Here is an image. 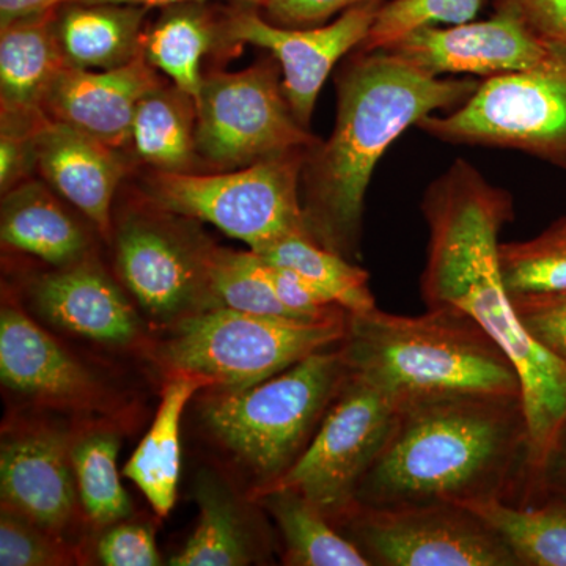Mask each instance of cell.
Masks as SVG:
<instances>
[{
  "label": "cell",
  "mask_w": 566,
  "mask_h": 566,
  "mask_svg": "<svg viewBox=\"0 0 566 566\" xmlns=\"http://www.w3.org/2000/svg\"><path fill=\"white\" fill-rule=\"evenodd\" d=\"M196 109L197 156L211 172L244 169L319 144L294 117L277 62L207 74Z\"/></svg>",
  "instance_id": "obj_8"
},
{
  "label": "cell",
  "mask_w": 566,
  "mask_h": 566,
  "mask_svg": "<svg viewBox=\"0 0 566 566\" xmlns=\"http://www.w3.org/2000/svg\"><path fill=\"white\" fill-rule=\"evenodd\" d=\"M208 275L212 294L221 307L255 315L301 319L275 296L263 273L262 260L253 251L211 248L208 253Z\"/></svg>",
  "instance_id": "obj_32"
},
{
  "label": "cell",
  "mask_w": 566,
  "mask_h": 566,
  "mask_svg": "<svg viewBox=\"0 0 566 566\" xmlns=\"http://www.w3.org/2000/svg\"><path fill=\"white\" fill-rule=\"evenodd\" d=\"M150 7L126 3H65L55 11V35L71 69H120L144 54V22Z\"/></svg>",
  "instance_id": "obj_21"
},
{
  "label": "cell",
  "mask_w": 566,
  "mask_h": 566,
  "mask_svg": "<svg viewBox=\"0 0 566 566\" xmlns=\"http://www.w3.org/2000/svg\"><path fill=\"white\" fill-rule=\"evenodd\" d=\"M223 20L207 2L164 7L159 20L144 35L145 59L181 91L196 98L202 87V61L212 46L223 43Z\"/></svg>",
  "instance_id": "obj_25"
},
{
  "label": "cell",
  "mask_w": 566,
  "mask_h": 566,
  "mask_svg": "<svg viewBox=\"0 0 566 566\" xmlns=\"http://www.w3.org/2000/svg\"><path fill=\"white\" fill-rule=\"evenodd\" d=\"M335 526L371 566H520L485 521L452 502L357 504Z\"/></svg>",
  "instance_id": "obj_11"
},
{
  "label": "cell",
  "mask_w": 566,
  "mask_h": 566,
  "mask_svg": "<svg viewBox=\"0 0 566 566\" xmlns=\"http://www.w3.org/2000/svg\"><path fill=\"white\" fill-rule=\"evenodd\" d=\"M494 9L512 11L536 39L566 59V0H494Z\"/></svg>",
  "instance_id": "obj_38"
},
{
  "label": "cell",
  "mask_w": 566,
  "mask_h": 566,
  "mask_svg": "<svg viewBox=\"0 0 566 566\" xmlns=\"http://www.w3.org/2000/svg\"><path fill=\"white\" fill-rule=\"evenodd\" d=\"M36 170L66 202L98 229L111 232V210L128 172L120 150L48 118L35 137Z\"/></svg>",
  "instance_id": "obj_19"
},
{
  "label": "cell",
  "mask_w": 566,
  "mask_h": 566,
  "mask_svg": "<svg viewBox=\"0 0 566 566\" xmlns=\"http://www.w3.org/2000/svg\"><path fill=\"white\" fill-rule=\"evenodd\" d=\"M308 151L289 153L226 172L151 170L142 185L153 207L178 218L210 222L260 252L290 234H308L301 197Z\"/></svg>",
  "instance_id": "obj_7"
},
{
  "label": "cell",
  "mask_w": 566,
  "mask_h": 566,
  "mask_svg": "<svg viewBox=\"0 0 566 566\" xmlns=\"http://www.w3.org/2000/svg\"><path fill=\"white\" fill-rule=\"evenodd\" d=\"M163 218L133 212L118 227L115 260L126 289L148 315L163 322L221 307L208 275L211 248L192 244Z\"/></svg>",
  "instance_id": "obj_12"
},
{
  "label": "cell",
  "mask_w": 566,
  "mask_h": 566,
  "mask_svg": "<svg viewBox=\"0 0 566 566\" xmlns=\"http://www.w3.org/2000/svg\"><path fill=\"white\" fill-rule=\"evenodd\" d=\"M510 296L527 333L566 363V290Z\"/></svg>",
  "instance_id": "obj_35"
},
{
  "label": "cell",
  "mask_w": 566,
  "mask_h": 566,
  "mask_svg": "<svg viewBox=\"0 0 566 566\" xmlns=\"http://www.w3.org/2000/svg\"><path fill=\"white\" fill-rule=\"evenodd\" d=\"M480 81L427 73L392 51L356 50L335 77L333 134L307 153L303 208L308 237L345 259L360 252L365 196L379 159L406 129L468 102Z\"/></svg>",
  "instance_id": "obj_2"
},
{
  "label": "cell",
  "mask_w": 566,
  "mask_h": 566,
  "mask_svg": "<svg viewBox=\"0 0 566 566\" xmlns=\"http://www.w3.org/2000/svg\"><path fill=\"white\" fill-rule=\"evenodd\" d=\"M55 11L0 28L2 118H48L44 102L52 82L65 66L55 35Z\"/></svg>",
  "instance_id": "obj_20"
},
{
  "label": "cell",
  "mask_w": 566,
  "mask_h": 566,
  "mask_svg": "<svg viewBox=\"0 0 566 566\" xmlns=\"http://www.w3.org/2000/svg\"><path fill=\"white\" fill-rule=\"evenodd\" d=\"M255 253L275 266L289 268L300 274L324 300L348 314H360L376 307L367 271L315 243L308 234H290Z\"/></svg>",
  "instance_id": "obj_29"
},
{
  "label": "cell",
  "mask_w": 566,
  "mask_h": 566,
  "mask_svg": "<svg viewBox=\"0 0 566 566\" xmlns=\"http://www.w3.org/2000/svg\"><path fill=\"white\" fill-rule=\"evenodd\" d=\"M483 0H389L382 3L370 33L357 50H386L424 25L474 21Z\"/></svg>",
  "instance_id": "obj_33"
},
{
  "label": "cell",
  "mask_w": 566,
  "mask_h": 566,
  "mask_svg": "<svg viewBox=\"0 0 566 566\" xmlns=\"http://www.w3.org/2000/svg\"><path fill=\"white\" fill-rule=\"evenodd\" d=\"M253 497L262 502L281 531L285 565L371 566L359 547L297 491L268 488L255 490Z\"/></svg>",
  "instance_id": "obj_26"
},
{
  "label": "cell",
  "mask_w": 566,
  "mask_h": 566,
  "mask_svg": "<svg viewBox=\"0 0 566 566\" xmlns=\"http://www.w3.org/2000/svg\"><path fill=\"white\" fill-rule=\"evenodd\" d=\"M433 76L499 74L547 69L566 59L536 39L512 11L495 9L486 21L424 25L386 48Z\"/></svg>",
  "instance_id": "obj_14"
},
{
  "label": "cell",
  "mask_w": 566,
  "mask_h": 566,
  "mask_svg": "<svg viewBox=\"0 0 566 566\" xmlns=\"http://www.w3.org/2000/svg\"><path fill=\"white\" fill-rule=\"evenodd\" d=\"M2 506L52 535L70 526L77 495L71 447L57 428H25L0 449Z\"/></svg>",
  "instance_id": "obj_15"
},
{
  "label": "cell",
  "mask_w": 566,
  "mask_h": 566,
  "mask_svg": "<svg viewBox=\"0 0 566 566\" xmlns=\"http://www.w3.org/2000/svg\"><path fill=\"white\" fill-rule=\"evenodd\" d=\"M70 2L74 0H0V28L25 18L52 13Z\"/></svg>",
  "instance_id": "obj_40"
},
{
  "label": "cell",
  "mask_w": 566,
  "mask_h": 566,
  "mask_svg": "<svg viewBox=\"0 0 566 566\" xmlns=\"http://www.w3.org/2000/svg\"><path fill=\"white\" fill-rule=\"evenodd\" d=\"M96 556L106 566H156L161 564L155 532L147 524L115 523L99 538Z\"/></svg>",
  "instance_id": "obj_37"
},
{
  "label": "cell",
  "mask_w": 566,
  "mask_h": 566,
  "mask_svg": "<svg viewBox=\"0 0 566 566\" xmlns=\"http://www.w3.org/2000/svg\"><path fill=\"white\" fill-rule=\"evenodd\" d=\"M52 191L31 178L3 193L0 238L6 248L69 266L87 259L88 237Z\"/></svg>",
  "instance_id": "obj_22"
},
{
  "label": "cell",
  "mask_w": 566,
  "mask_h": 566,
  "mask_svg": "<svg viewBox=\"0 0 566 566\" xmlns=\"http://www.w3.org/2000/svg\"><path fill=\"white\" fill-rule=\"evenodd\" d=\"M504 539L520 566H566V501L539 506L516 505L502 499L463 502Z\"/></svg>",
  "instance_id": "obj_27"
},
{
  "label": "cell",
  "mask_w": 566,
  "mask_h": 566,
  "mask_svg": "<svg viewBox=\"0 0 566 566\" xmlns=\"http://www.w3.org/2000/svg\"><path fill=\"white\" fill-rule=\"evenodd\" d=\"M211 386L205 376L174 375L148 433L129 458L123 474L136 483L156 515L167 516L177 501L181 469L180 427L192 395Z\"/></svg>",
  "instance_id": "obj_23"
},
{
  "label": "cell",
  "mask_w": 566,
  "mask_h": 566,
  "mask_svg": "<svg viewBox=\"0 0 566 566\" xmlns=\"http://www.w3.org/2000/svg\"><path fill=\"white\" fill-rule=\"evenodd\" d=\"M382 3H360L314 28H282L256 13L255 7L238 9L223 18L222 39L226 44H252L273 54L294 117L308 128L324 82L338 61L367 39Z\"/></svg>",
  "instance_id": "obj_13"
},
{
  "label": "cell",
  "mask_w": 566,
  "mask_h": 566,
  "mask_svg": "<svg viewBox=\"0 0 566 566\" xmlns=\"http://www.w3.org/2000/svg\"><path fill=\"white\" fill-rule=\"evenodd\" d=\"M499 262L510 294L566 290V214L531 240L501 243Z\"/></svg>",
  "instance_id": "obj_31"
},
{
  "label": "cell",
  "mask_w": 566,
  "mask_h": 566,
  "mask_svg": "<svg viewBox=\"0 0 566 566\" xmlns=\"http://www.w3.org/2000/svg\"><path fill=\"white\" fill-rule=\"evenodd\" d=\"M71 557L61 536L52 535L28 517L3 509L0 515V565H69Z\"/></svg>",
  "instance_id": "obj_34"
},
{
  "label": "cell",
  "mask_w": 566,
  "mask_h": 566,
  "mask_svg": "<svg viewBox=\"0 0 566 566\" xmlns=\"http://www.w3.org/2000/svg\"><path fill=\"white\" fill-rule=\"evenodd\" d=\"M346 378L340 345L331 346L260 385L221 392L203 409L205 423L264 486L301 457Z\"/></svg>",
  "instance_id": "obj_5"
},
{
  "label": "cell",
  "mask_w": 566,
  "mask_h": 566,
  "mask_svg": "<svg viewBox=\"0 0 566 566\" xmlns=\"http://www.w3.org/2000/svg\"><path fill=\"white\" fill-rule=\"evenodd\" d=\"M367 2L374 0H266L263 10L266 20L275 25L314 28L326 24L335 14Z\"/></svg>",
  "instance_id": "obj_39"
},
{
  "label": "cell",
  "mask_w": 566,
  "mask_h": 566,
  "mask_svg": "<svg viewBox=\"0 0 566 566\" xmlns=\"http://www.w3.org/2000/svg\"><path fill=\"white\" fill-rule=\"evenodd\" d=\"M199 524L172 566H241L255 557L251 532L245 531L237 499L221 480L202 474L196 483Z\"/></svg>",
  "instance_id": "obj_28"
},
{
  "label": "cell",
  "mask_w": 566,
  "mask_h": 566,
  "mask_svg": "<svg viewBox=\"0 0 566 566\" xmlns=\"http://www.w3.org/2000/svg\"><path fill=\"white\" fill-rule=\"evenodd\" d=\"M196 98L177 85H158L137 106L134 155L155 172H202L196 148Z\"/></svg>",
  "instance_id": "obj_24"
},
{
  "label": "cell",
  "mask_w": 566,
  "mask_h": 566,
  "mask_svg": "<svg viewBox=\"0 0 566 566\" xmlns=\"http://www.w3.org/2000/svg\"><path fill=\"white\" fill-rule=\"evenodd\" d=\"M118 436L95 430L71 446L77 495L85 515L96 526H112L132 515V501L118 475Z\"/></svg>",
  "instance_id": "obj_30"
},
{
  "label": "cell",
  "mask_w": 566,
  "mask_h": 566,
  "mask_svg": "<svg viewBox=\"0 0 566 566\" xmlns=\"http://www.w3.org/2000/svg\"><path fill=\"white\" fill-rule=\"evenodd\" d=\"M420 208L430 230L420 277L423 303L471 316L520 374L532 497L566 428V363L527 333L502 277L499 234L515 218L513 196L457 159L428 186Z\"/></svg>",
  "instance_id": "obj_1"
},
{
  "label": "cell",
  "mask_w": 566,
  "mask_h": 566,
  "mask_svg": "<svg viewBox=\"0 0 566 566\" xmlns=\"http://www.w3.org/2000/svg\"><path fill=\"white\" fill-rule=\"evenodd\" d=\"M33 307L66 333L104 345H129L140 319L117 283L93 260L57 268L32 283Z\"/></svg>",
  "instance_id": "obj_18"
},
{
  "label": "cell",
  "mask_w": 566,
  "mask_h": 566,
  "mask_svg": "<svg viewBox=\"0 0 566 566\" xmlns=\"http://www.w3.org/2000/svg\"><path fill=\"white\" fill-rule=\"evenodd\" d=\"M144 54L120 69L91 71L63 66L52 82L44 112L55 122L122 150L132 144L137 106L163 84Z\"/></svg>",
  "instance_id": "obj_16"
},
{
  "label": "cell",
  "mask_w": 566,
  "mask_h": 566,
  "mask_svg": "<svg viewBox=\"0 0 566 566\" xmlns=\"http://www.w3.org/2000/svg\"><path fill=\"white\" fill-rule=\"evenodd\" d=\"M543 488H551V490L554 488L558 495L566 501V428L543 469L538 491Z\"/></svg>",
  "instance_id": "obj_41"
},
{
  "label": "cell",
  "mask_w": 566,
  "mask_h": 566,
  "mask_svg": "<svg viewBox=\"0 0 566 566\" xmlns=\"http://www.w3.org/2000/svg\"><path fill=\"white\" fill-rule=\"evenodd\" d=\"M0 378L11 392L44 405L95 408L98 379L20 308L0 312Z\"/></svg>",
  "instance_id": "obj_17"
},
{
  "label": "cell",
  "mask_w": 566,
  "mask_h": 566,
  "mask_svg": "<svg viewBox=\"0 0 566 566\" xmlns=\"http://www.w3.org/2000/svg\"><path fill=\"white\" fill-rule=\"evenodd\" d=\"M398 411L385 394L348 374L301 457L256 490L290 488L337 524L357 505L360 482L389 441Z\"/></svg>",
  "instance_id": "obj_10"
},
{
  "label": "cell",
  "mask_w": 566,
  "mask_h": 566,
  "mask_svg": "<svg viewBox=\"0 0 566 566\" xmlns=\"http://www.w3.org/2000/svg\"><path fill=\"white\" fill-rule=\"evenodd\" d=\"M77 2L84 3H126V6H144V7H169L175 6V3H185V2H208V0H77ZM233 2H240L245 6L251 7H264L266 0H233Z\"/></svg>",
  "instance_id": "obj_42"
},
{
  "label": "cell",
  "mask_w": 566,
  "mask_h": 566,
  "mask_svg": "<svg viewBox=\"0 0 566 566\" xmlns=\"http://www.w3.org/2000/svg\"><path fill=\"white\" fill-rule=\"evenodd\" d=\"M340 349L348 374L376 387L398 409L469 395L523 398L515 364L457 308H428L417 316L378 307L346 314Z\"/></svg>",
  "instance_id": "obj_4"
},
{
  "label": "cell",
  "mask_w": 566,
  "mask_h": 566,
  "mask_svg": "<svg viewBox=\"0 0 566 566\" xmlns=\"http://www.w3.org/2000/svg\"><path fill=\"white\" fill-rule=\"evenodd\" d=\"M416 126L444 144L516 150L566 170V61L485 77L457 109Z\"/></svg>",
  "instance_id": "obj_9"
},
{
  "label": "cell",
  "mask_w": 566,
  "mask_h": 566,
  "mask_svg": "<svg viewBox=\"0 0 566 566\" xmlns=\"http://www.w3.org/2000/svg\"><path fill=\"white\" fill-rule=\"evenodd\" d=\"M527 479L523 398L469 395L401 408L356 501L368 506L479 499L517 504L520 494L526 497Z\"/></svg>",
  "instance_id": "obj_3"
},
{
  "label": "cell",
  "mask_w": 566,
  "mask_h": 566,
  "mask_svg": "<svg viewBox=\"0 0 566 566\" xmlns=\"http://www.w3.org/2000/svg\"><path fill=\"white\" fill-rule=\"evenodd\" d=\"M346 314L293 319L216 307L182 318L159 348L174 375L205 376L221 392L260 385L322 349L337 346Z\"/></svg>",
  "instance_id": "obj_6"
},
{
  "label": "cell",
  "mask_w": 566,
  "mask_h": 566,
  "mask_svg": "<svg viewBox=\"0 0 566 566\" xmlns=\"http://www.w3.org/2000/svg\"><path fill=\"white\" fill-rule=\"evenodd\" d=\"M50 118V117H48ZM43 122H22L0 118V189L3 193L31 180L36 170L35 137Z\"/></svg>",
  "instance_id": "obj_36"
}]
</instances>
